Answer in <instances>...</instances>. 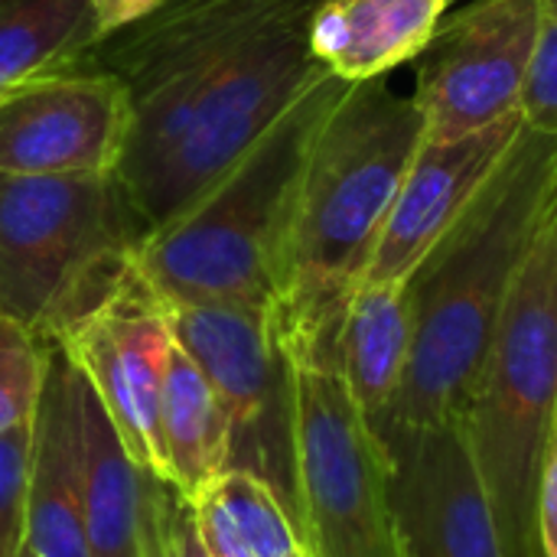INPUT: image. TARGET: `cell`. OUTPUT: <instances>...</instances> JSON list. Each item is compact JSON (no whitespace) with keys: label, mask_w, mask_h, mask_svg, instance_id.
<instances>
[{"label":"cell","mask_w":557,"mask_h":557,"mask_svg":"<svg viewBox=\"0 0 557 557\" xmlns=\"http://www.w3.org/2000/svg\"><path fill=\"white\" fill-rule=\"evenodd\" d=\"M193 509H196V525L199 535L209 548L212 557H251L238 525L232 522V516L225 512V506L219 503V496L206 486L199 496H193Z\"/></svg>","instance_id":"d4e9b609"},{"label":"cell","mask_w":557,"mask_h":557,"mask_svg":"<svg viewBox=\"0 0 557 557\" xmlns=\"http://www.w3.org/2000/svg\"><path fill=\"white\" fill-rule=\"evenodd\" d=\"M379 437L405 557H506L463 418Z\"/></svg>","instance_id":"7c38bea8"},{"label":"cell","mask_w":557,"mask_h":557,"mask_svg":"<svg viewBox=\"0 0 557 557\" xmlns=\"http://www.w3.org/2000/svg\"><path fill=\"white\" fill-rule=\"evenodd\" d=\"M33 424L0 437V557H16L26 545V480Z\"/></svg>","instance_id":"cb8c5ba5"},{"label":"cell","mask_w":557,"mask_h":557,"mask_svg":"<svg viewBox=\"0 0 557 557\" xmlns=\"http://www.w3.org/2000/svg\"><path fill=\"white\" fill-rule=\"evenodd\" d=\"M539 36V0H463L414 59L428 137H460L519 111Z\"/></svg>","instance_id":"9c48e42d"},{"label":"cell","mask_w":557,"mask_h":557,"mask_svg":"<svg viewBox=\"0 0 557 557\" xmlns=\"http://www.w3.org/2000/svg\"><path fill=\"white\" fill-rule=\"evenodd\" d=\"M346 85L326 72L193 206L144 238L137 271L163 304H277L304 163Z\"/></svg>","instance_id":"277c9868"},{"label":"cell","mask_w":557,"mask_h":557,"mask_svg":"<svg viewBox=\"0 0 557 557\" xmlns=\"http://www.w3.org/2000/svg\"><path fill=\"white\" fill-rule=\"evenodd\" d=\"M95 42V0H0V95L78 65Z\"/></svg>","instance_id":"ffe728a7"},{"label":"cell","mask_w":557,"mask_h":557,"mask_svg":"<svg viewBox=\"0 0 557 557\" xmlns=\"http://www.w3.org/2000/svg\"><path fill=\"white\" fill-rule=\"evenodd\" d=\"M519 111L525 127L557 134V0H539V36Z\"/></svg>","instance_id":"603a6c76"},{"label":"cell","mask_w":557,"mask_h":557,"mask_svg":"<svg viewBox=\"0 0 557 557\" xmlns=\"http://www.w3.org/2000/svg\"><path fill=\"white\" fill-rule=\"evenodd\" d=\"M55 343L65 346L101 398L134 463L166 476L160 408L173 333L166 304L157 290L134 271L101 307L82 317Z\"/></svg>","instance_id":"8fae6325"},{"label":"cell","mask_w":557,"mask_h":557,"mask_svg":"<svg viewBox=\"0 0 557 557\" xmlns=\"http://www.w3.org/2000/svg\"><path fill=\"white\" fill-rule=\"evenodd\" d=\"M46 372V343L0 313V437L33 424Z\"/></svg>","instance_id":"7402d4cb"},{"label":"cell","mask_w":557,"mask_h":557,"mask_svg":"<svg viewBox=\"0 0 557 557\" xmlns=\"http://www.w3.org/2000/svg\"><path fill=\"white\" fill-rule=\"evenodd\" d=\"M320 0H166L98 39L82 65L117 75L131 101L196 78L274 20Z\"/></svg>","instance_id":"5bb4252c"},{"label":"cell","mask_w":557,"mask_h":557,"mask_svg":"<svg viewBox=\"0 0 557 557\" xmlns=\"http://www.w3.org/2000/svg\"><path fill=\"white\" fill-rule=\"evenodd\" d=\"M414 339V304L405 281H362L339 326V369L366 421L379 428L401 388Z\"/></svg>","instance_id":"ac0fdd59"},{"label":"cell","mask_w":557,"mask_h":557,"mask_svg":"<svg viewBox=\"0 0 557 557\" xmlns=\"http://www.w3.org/2000/svg\"><path fill=\"white\" fill-rule=\"evenodd\" d=\"M539 535H542V555L557 557V401L542 454V473H539Z\"/></svg>","instance_id":"484cf974"},{"label":"cell","mask_w":557,"mask_h":557,"mask_svg":"<svg viewBox=\"0 0 557 557\" xmlns=\"http://www.w3.org/2000/svg\"><path fill=\"white\" fill-rule=\"evenodd\" d=\"M557 189V134L522 127L496 173L405 281L414 339L398 398L375 434L463 418L516 271Z\"/></svg>","instance_id":"6da1fadb"},{"label":"cell","mask_w":557,"mask_h":557,"mask_svg":"<svg viewBox=\"0 0 557 557\" xmlns=\"http://www.w3.org/2000/svg\"><path fill=\"white\" fill-rule=\"evenodd\" d=\"M144 238L117 173H0V313L65 336L137 271Z\"/></svg>","instance_id":"8992f818"},{"label":"cell","mask_w":557,"mask_h":557,"mask_svg":"<svg viewBox=\"0 0 557 557\" xmlns=\"http://www.w3.org/2000/svg\"><path fill=\"white\" fill-rule=\"evenodd\" d=\"M287 352L297 379V486L310 555L405 557L388 450L346 388L339 336Z\"/></svg>","instance_id":"52a82bcc"},{"label":"cell","mask_w":557,"mask_h":557,"mask_svg":"<svg viewBox=\"0 0 557 557\" xmlns=\"http://www.w3.org/2000/svg\"><path fill=\"white\" fill-rule=\"evenodd\" d=\"M522 127V111H516L460 137H424L379 232L362 281H408L421 258L444 238V232L496 173Z\"/></svg>","instance_id":"4fadbf2b"},{"label":"cell","mask_w":557,"mask_h":557,"mask_svg":"<svg viewBox=\"0 0 557 557\" xmlns=\"http://www.w3.org/2000/svg\"><path fill=\"white\" fill-rule=\"evenodd\" d=\"M131 131L124 82L95 65H69L0 95V173H117Z\"/></svg>","instance_id":"30bf717a"},{"label":"cell","mask_w":557,"mask_h":557,"mask_svg":"<svg viewBox=\"0 0 557 557\" xmlns=\"http://www.w3.org/2000/svg\"><path fill=\"white\" fill-rule=\"evenodd\" d=\"M160 441L166 480L189 499L228 470V414L202 369L176 343L166 362Z\"/></svg>","instance_id":"d6986e66"},{"label":"cell","mask_w":557,"mask_h":557,"mask_svg":"<svg viewBox=\"0 0 557 557\" xmlns=\"http://www.w3.org/2000/svg\"><path fill=\"white\" fill-rule=\"evenodd\" d=\"M82 509L91 557H144L147 476L127 454L101 398L82 375Z\"/></svg>","instance_id":"e0dca14e"},{"label":"cell","mask_w":557,"mask_h":557,"mask_svg":"<svg viewBox=\"0 0 557 557\" xmlns=\"http://www.w3.org/2000/svg\"><path fill=\"white\" fill-rule=\"evenodd\" d=\"M320 3L274 20L196 78L131 101L117 180L147 235L193 206L326 75L310 49Z\"/></svg>","instance_id":"3957f363"},{"label":"cell","mask_w":557,"mask_h":557,"mask_svg":"<svg viewBox=\"0 0 557 557\" xmlns=\"http://www.w3.org/2000/svg\"><path fill=\"white\" fill-rule=\"evenodd\" d=\"M454 3H463V0H450V7H454Z\"/></svg>","instance_id":"f546056e"},{"label":"cell","mask_w":557,"mask_h":557,"mask_svg":"<svg viewBox=\"0 0 557 557\" xmlns=\"http://www.w3.org/2000/svg\"><path fill=\"white\" fill-rule=\"evenodd\" d=\"M16 557H36V555H33V548H29V542H26V545L20 548V555H16Z\"/></svg>","instance_id":"f1b7e54d"},{"label":"cell","mask_w":557,"mask_h":557,"mask_svg":"<svg viewBox=\"0 0 557 557\" xmlns=\"http://www.w3.org/2000/svg\"><path fill=\"white\" fill-rule=\"evenodd\" d=\"M166 320L228 414V470L268 483L300 525L297 379L274 307L166 304Z\"/></svg>","instance_id":"ba28073f"},{"label":"cell","mask_w":557,"mask_h":557,"mask_svg":"<svg viewBox=\"0 0 557 557\" xmlns=\"http://www.w3.org/2000/svg\"><path fill=\"white\" fill-rule=\"evenodd\" d=\"M166 557H212L202 535H199V525H196V509H193V499L186 496L173 516V525H170V545H166Z\"/></svg>","instance_id":"4316f807"},{"label":"cell","mask_w":557,"mask_h":557,"mask_svg":"<svg viewBox=\"0 0 557 557\" xmlns=\"http://www.w3.org/2000/svg\"><path fill=\"white\" fill-rule=\"evenodd\" d=\"M209 490L238 525L251 557H313L297 519L258 476L228 470L212 480Z\"/></svg>","instance_id":"44dd1931"},{"label":"cell","mask_w":557,"mask_h":557,"mask_svg":"<svg viewBox=\"0 0 557 557\" xmlns=\"http://www.w3.org/2000/svg\"><path fill=\"white\" fill-rule=\"evenodd\" d=\"M450 0H323L310 20L317 62L343 82H366L414 62Z\"/></svg>","instance_id":"2e32d148"},{"label":"cell","mask_w":557,"mask_h":557,"mask_svg":"<svg viewBox=\"0 0 557 557\" xmlns=\"http://www.w3.org/2000/svg\"><path fill=\"white\" fill-rule=\"evenodd\" d=\"M166 0H95V16H98V39L111 36L114 29L153 13Z\"/></svg>","instance_id":"83f0119b"},{"label":"cell","mask_w":557,"mask_h":557,"mask_svg":"<svg viewBox=\"0 0 557 557\" xmlns=\"http://www.w3.org/2000/svg\"><path fill=\"white\" fill-rule=\"evenodd\" d=\"M424 114L388 78L349 82L304 163L274 323L284 346L339 336L401 180L424 144Z\"/></svg>","instance_id":"7a4b0ae2"},{"label":"cell","mask_w":557,"mask_h":557,"mask_svg":"<svg viewBox=\"0 0 557 557\" xmlns=\"http://www.w3.org/2000/svg\"><path fill=\"white\" fill-rule=\"evenodd\" d=\"M557 401V189L516 271L463 414L506 557H545L539 473Z\"/></svg>","instance_id":"5b68a950"},{"label":"cell","mask_w":557,"mask_h":557,"mask_svg":"<svg viewBox=\"0 0 557 557\" xmlns=\"http://www.w3.org/2000/svg\"><path fill=\"white\" fill-rule=\"evenodd\" d=\"M78 388L82 372L65 346L46 343L26 480V542L36 557H91L82 509Z\"/></svg>","instance_id":"9a60e30c"}]
</instances>
